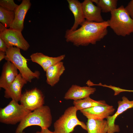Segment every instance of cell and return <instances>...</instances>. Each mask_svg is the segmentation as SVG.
<instances>
[{
    "label": "cell",
    "instance_id": "4316f807",
    "mask_svg": "<svg viewBox=\"0 0 133 133\" xmlns=\"http://www.w3.org/2000/svg\"><path fill=\"white\" fill-rule=\"evenodd\" d=\"M34 133H54V132L50 130L48 128L41 129L40 131H37Z\"/></svg>",
    "mask_w": 133,
    "mask_h": 133
},
{
    "label": "cell",
    "instance_id": "8fae6325",
    "mask_svg": "<svg viewBox=\"0 0 133 133\" xmlns=\"http://www.w3.org/2000/svg\"><path fill=\"white\" fill-rule=\"evenodd\" d=\"M18 69L8 61L3 64L0 78V87L5 90L8 87L18 75Z\"/></svg>",
    "mask_w": 133,
    "mask_h": 133
},
{
    "label": "cell",
    "instance_id": "9c48e42d",
    "mask_svg": "<svg viewBox=\"0 0 133 133\" xmlns=\"http://www.w3.org/2000/svg\"><path fill=\"white\" fill-rule=\"evenodd\" d=\"M115 109L112 105L97 106L80 110L88 119L102 120L113 114Z\"/></svg>",
    "mask_w": 133,
    "mask_h": 133
},
{
    "label": "cell",
    "instance_id": "7402d4cb",
    "mask_svg": "<svg viewBox=\"0 0 133 133\" xmlns=\"http://www.w3.org/2000/svg\"><path fill=\"white\" fill-rule=\"evenodd\" d=\"M101 9V12L104 13L111 12L117 8V0H91Z\"/></svg>",
    "mask_w": 133,
    "mask_h": 133
},
{
    "label": "cell",
    "instance_id": "603a6c76",
    "mask_svg": "<svg viewBox=\"0 0 133 133\" xmlns=\"http://www.w3.org/2000/svg\"><path fill=\"white\" fill-rule=\"evenodd\" d=\"M0 5L6 10L15 12L19 6L14 2L13 0H0Z\"/></svg>",
    "mask_w": 133,
    "mask_h": 133
},
{
    "label": "cell",
    "instance_id": "44dd1931",
    "mask_svg": "<svg viewBox=\"0 0 133 133\" xmlns=\"http://www.w3.org/2000/svg\"><path fill=\"white\" fill-rule=\"evenodd\" d=\"M15 12L0 6V22L6 28H10L14 21Z\"/></svg>",
    "mask_w": 133,
    "mask_h": 133
},
{
    "label": "cell",
    "instance_id": "ffe728a7",
    "mask_svg": "<svg viewBox=\"0 0 133 133\" xmlns=\"http://www.w3.org/2000/svg\"><path fill=\"white\" fill-rule=\"evenodd\" d=\"M73 104L77 111L97 106L108 105L104 100H95L91 99L89 97L83 99L74 100Z\"/></svg>",
    "mask_w": 133,
    "mask_h": 133
},
{
    "label": "cell",
    "instance_id": "cb8c5ba5",
    "mask_svg": "<svg viewBox=\"0 0 133 133\" xmlns=\"http://www.w3.org/2000/svg\"><path fill=\"white\" fill-rule=\"evenodd\" d=\"M97 85L102 86L103 87H106L110 88L113 90L114 91V95H116L119 94L120 93L123 92H131V90H127L118 87H116L111 85H108L106 84H102L101 83L98 84H94L92 83L91 84V85Z\"/></svg>",
    "mask_w": 133,
    "mask_h": 133
},
{
    "label": "cell",
    "instance_id": "d6986e66",
    "mask_svg": "<svg viewBox=\"0 0 133 133\" xmlns=\"http://www.w3.org/2000/svg\"><path fill=\"white\" fill-rule=\"evenodd\" d=\"M87 133H107L109 128L107 121L88 119L86 123Z\"/></svg>",
    "mask_w": 133,
    "mask_h": 133
},
{
    "label": "cell",
    "instance_id": "7c38bea8",
    "mask_svg": "<svg viewBox=\"0 0 133 133\" xmlns=\"http://www.w3.org/2000/svg\"><path fill=\"white\" fill-rule=\"evenodd\" d=\"M27 82L19 73L9 86L5 90L4 97L11 98L17 102L19 101L22 95V88Z\"/></svg>",
    "mask_w": 133,
    "mask_h": 133
},
{
    "label": "cell",
    "instance_id": "5bb4252c",
    "mask_svg": "<svg viewBox=\"0 0 133 133\" xmlns=\"http://www.w3.org/2000/svg\"><path fill=\"white\" fill-rule=\"evenodd\" d=\"M82 3L83 14L86 20L97 22L104 21L101 15V9L94 5L91 0H85Z\"/></svg>",
    "mask_w": 133,
    "mask_h": 133
},
{
    "label": "cell",
    "instance_id": "6da1fadb",
    "mask_svg": "<svg viewBox=\"0 0 133 133\" xmlns=\"http://www.w3.org/2000/svg\"><path fill=\"white\" fill-rule=\"evenodd\" d=\"M108 27V20L97 22L85 20L76 30H67L65 37L67 42H71L77 47L86 46L90 44L95 45L106 35Z\"/></svg>",
    "mask_w": 133,
    "mask_h": 133
},
{
    "label": "cell",
    "instance_id": "ba28073f",
    "mask_svg": "<svg viewBox=\"0 0 133 133\" xmlns=\"http://www.w3.org/2000/svg\"><path fill=\"white\" fill-rule=\"evenodd\" d=\"M44 98L42 91L35 88L22 94L19 101L25 108L32 111L44 105Z\"/></svg>",
    "mask_w": 133,
    "mask_h": 133
},
{
    "label": "cell",
    "instance_id": "9a60e30c",
    "mask_svg": "<svg viewBox=\"0 0 133 133\" xmlns=\"http://www.w3.org/2000/svg\"><path fill=\"white\" fill-rule=\"evenodd\" d=\"M31 4L30 0H23L15 12V17L10 28L22 32L25 16Z\"/></svg>",
    "mask_w": 133,
    "mask_h": 133
},
{
    "label": "cell",
    "instance_id": "5b68a950",
    "mask_svg": "<svg viewBox=\"0 0 133 133\" xmlns=\"http://www.w3.org/2000/svg\"><path fill=\"white\" fill-rule=\"evenodd\" d=\"M5 59L12 63L18 70L22 77L27 82H31L34 78L38 79L40 73L38 71L33 72L28 67L27 59L21 54L20 49L13 46L8 48Z\"/></svg>",
    "mask_w": 133,
    "mask_h": 133
},
{
    "label": "cell",
    "instance_id": "83f0119b",
    "mask_svg": "<svg viewBox=\"0 0 133 133\" xmlns=\"http://www.w3.org/2000/svg\"><path fill=\"white\" fill-rule=\"evenodd\" d=\"M6 56V52L0 51V61H1L3 59H5Z\"/></svg>",
    "mask_w": 133,
    "mask_h": 133
},
{
    "label": "cell",
    "instance_id": "4fadbf2b",
    "mask_svg": "<svg viewBox=\"0 0 133 133\" xmlns=\"http://www.w3.org/2000/svg\"><path fill=\"white\" fill-rule=\"evenodd\" d=\"M96 90L95 88L90 86H81L73 84L65 94L64 98L66 100H74L82 99L89 97Z\"/></svg>",
    "mask_w": 133,
    "mask_h": 133
},
{
    "label": "cell",
    "instance_id": "8992f818",
    "mask_svg": "<svg viewBox=\"0 0 133 133\" xmlns=\"http://www.w3.org/2000/svg\"><path fill=\"white\" fill-rule=\"evenodd\" d=\"M32 111L18 102L12 100L5 107L0 109V122L7 124L15 125L20 122Z\"/></svg>",
    "mask_w": 133,
    "mask_h": 133
},
{
    "label": "cell",
    "instance_id": "30bf717a",
    "mask_svg": "<svg viewBox=\"0 0 133 133\" xmlns=\"http://www.w3.org/2000/svg\"><path fill=\"white\" fill-rule=\"evenodd\" d=\"M117 103L118 107L116 112L107 118L109 126L107 133H115L119 132L120 130L119 126L115 124L116 119L119 115L127 109L133 108V100H129L125 96H123L122 100L118 101Z\"/></svg>",
    "mask_w": 133,
    "mask_h": 133
},
{
    "label": "cell",
    "instance_id": "2e32d148",
    "mask_svg": "<svg viewBox=\"0 0 133 133\" xmlns=\"http://www.w3.org/2000/svg\"><path fill=\"white\" fill-rule=\"evenodd\" d=\"M30 57L32 62L39 65L44 70L46 71L50 66L62 61L64 59L65 55L53 57L45 55L41 52H36L32 54Z\"/></svg>",
    "mask_w": 133,
    "mask_h": 133
},
{
    "label": "cell",
    "instance_id": "ac0fdd59",
    "mask_svg": "<svg viewBox=\"0 0 133 133\" xmlns=\"http://www.w3.org/2000/svg\"><path fill=\"white\" fill-rule=\"evenodd\" d=\"M65 69L62 61L50 67L46 71L47 83L51 86H54L59 81L60 78Z\"/></svg>",
    "mask_w": 133,
    "mask_h": 133
},
{
    "label": "cell",
    "instance_id": "7a4b0ae2",
    "mask_svg": "<svg viewBox=\"0 0 133 133\" xmlns=\"http://www.w3.org/2000/svg\"><path fill=\"white\" fill-rule=\"evenodd\" d=\"M52 121L50 107L44 105L28 114L19 123L15 133H24V130L25 128L32 126H39L42 129L48 128L51 126Z\"/></svg>",
    "mask_w": 133,
    "mask_h": 133
},
{
    "label": "cell",
    "instance_id": "d4e9b609",
    "mask_svg": "<svg viewBox=\"0 0 133 133\" xmlns=\"http://www.w3.org/2000/svg\"><path fill=\"white\" fill-rule=\"evenodd\" d=\"M125 8L131 17L133 19V0H131Z\"/></svg>",
    "mask_w": 133,
    "mask_h": 133
},
{
    "label": "cell",
    "instance_id": "484cf974",
    "mask_svg": "<svg viewBox=\"0 0 133 133\" xmlns=\"http://www.w3.org/2000/svg\"><path fill=\"white\" fill-rule=\"evenodd\" d=\"M8 47L4 41L0 37V51L6 52Z\"/></svg>",
    "mask_w": 133,
    "mask_h": 133
},
{
    "label": "cell",
    "instance_id": "277c9868",
    "mask_svg": "<svg viewBox=\"0 0 133 133\" xmlns=\"http://www.w3.org/2000/svg\"><path fill=\"white\" fill-rule=\"evenodd\" d=\"M77 111L74 106L66 109L54 123V133H71L74 131L75 128L78 125L87 131L86 125L77 117Z\"/></svg>",
    "mask_w": 133,
    "mask_h": 133
},
{
    "label": "cell",
    "instance_id": "e0dca14e",
    "mask_svg": "<svg viewBox=\"0 0 133 133\" xmlns=\"http://www.w3.org/2000/svg\"><path fill=\"white\" fill-rule=\"evenodd\" d=\"M68 7L73 13L74 19V23L69 30L74 31L77 29L79 25L81 26L85 19L84 16L82 3L77 0H67Z\"/></svg>",
    "mask_w": 133,
    "mask_h": 133
},
{
    "label": "cell",
    "instance_id": "52a82bcc",
    "mask_svg": "<svg viewBox=\"0 0 133 133\" xmlns=\"http://www.w3.org/2000/svg\"><path fill=\"white\" fill-rule=\"evenodd\" d=\"M0 37L5 43L8 48L13 46L26 51L30 45L23 37L21 32L9 28L7 29L0 23Z\"/></svg>",
    "mask_w": 133,
    "mask_h": 133
},
{
    "label": "cell",
    "instance_id": "3957f363",
    "mask_svg": "<svg viewBox=\"0 0 133 133\" xmlns=\"http://www.w3.org/2000/svg\"><path fill=\"white\" fill-rule=\"evenodd\" d=\"M109 27L117 35L123 37L133 33V19L122 5L111 12Z\"/></svg>",
    "mask_w": 133,
    "mask_h": 133
}]
</instances>
